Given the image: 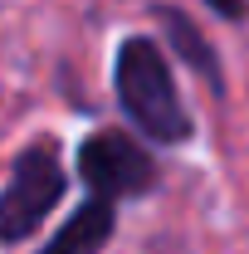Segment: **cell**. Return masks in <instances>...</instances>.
<instances>
[{"label":"cell","mask_w":249,"mask_h":254,"mask_svg":"<svg viewBox=\"0 0 249 254\" xmlns=\"http://www.w3.org/2000/svg\"><path fill=\"white\" fill-rule=\"evenodd\" d=\"M113 88L118 103L132 118V127L152 142H190V113L181 103V88L171 78V64L166 49L147 39V34H132L118 44V59H113Z\"/></svg>","instance_id":"obj_1"},{"label":"cell","mask_w":249,"mask_h":254,"mask_svg":"<svg viewBox=\"0 0 249 254\" xmlns=\"http://www.w3.org/2000/svg\"><path fill=\"white\" fill-rule=\"evenodd\" d=\"M68 190V171L59 161L54 142H34L15 157L10 186L0 190V245H20L30 240L39 225L49 220V210Z\"/></svg>","instance_id":"obj_2"},{"label":"cell","mask_w":249,"mask_h":254,"mask_svg":"<svg viewBox=\"0 0 249 254\" xmlns=\"http://www.w3.org/2000/svg\"><path fill=\"white\" fill-rule=\"evenodd\" d=\"M78 176L88 195H108V200H132V195H147L156 190L161 171L156 161L127 137V132H93L83 147H78Z\"/></svg>","instance_id":"obj_3"},{"label":"cell","mask_w":249,"mask_h":254,"mask_svg":"<svg viewBox=\"0 0 249 254\" xmlns=\"http://www.w3.org/2000/svg\"><path fill=\"white\" fill-rule=\"evenodd\" d=\"M113 225H118V200L88 195V200L49 235V245L39 254H103V245L113 240Z\"/></svg>","instance_id":"obj_4"},{"label":"cell","mask_w":249,"mask_h":254,"mask_svg":"<svg viewBox=\"0 0 249 254\" xmlns=\"http://www.w3.org/2000/svg\"><path fill=\"white\" fill-rule=\"evenodd\" d=\"M161 25H166V49H176L200 78H210V88L220 93L225 88V73H220V59H215V49H210V39L195 30L181 10H161Z\"/></svg>","instance_id":"obj_5"},{"label":"cell","mask_w":249,"mask_h":254,"mask_svg":"<svg viewBox=\"0 0 249 254\" xmlns=\"http://www.w3.org/2000/svg\"><path fill=\"white\" fill-rule=\"evenodd\" d=\"M210 10H220L225 20H240L245 15V0H210Z\"/></svg>","instance_id":"obj_6"}]
</instances>
